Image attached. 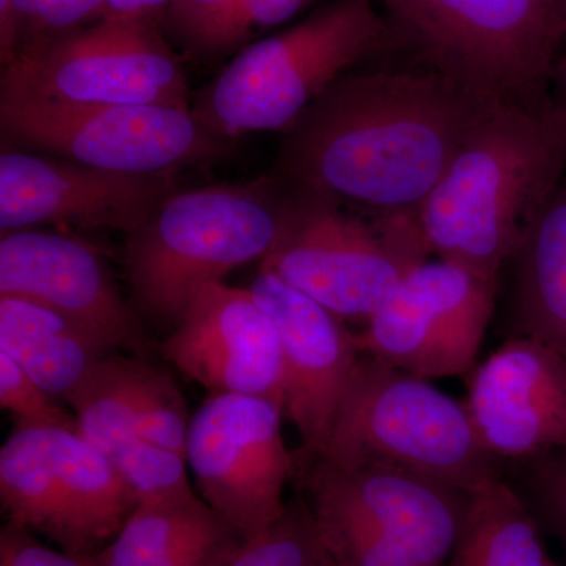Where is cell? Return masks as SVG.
I'll return each mask as SVG.
<instances>
[{
	"label": "cell",
	"instance_id": "1",
	"mask_svg": "<svg viewBox=\"0 0 566 566\" xmlns=\"http://www.w3.org/2000/svg\"><path fill=\"white\" fill-rule=\"evenodd\" d=\"M493 103L428 70L345 74L283 133L275 170L346 210L417 216Z\"/></svg>",
	"mask_w": 566,
	"mask_h": 566
},
{
	"label": "cell",
	"instance_id": "2",
	"mask_svg": "<svg viewBox=\"0 0 566 566\" xmlns=\"http://www.w3.org/2000/svg\"><path fill=\"white\" fill-rule=\"evenodd\" d=\"M565 170L566 134L553 107L494 102L417 212L428 249L497 283Z\"/></svg>",
	"mask_w": 566,
	"mask_h": 566
},
{
	"label": "cell",
	"instance_id": "3",
	"mask_svg": "<svg viewBox=\"0 0 566 566\" xmlns=\"http://www.w3.org/2000/svg\"><path fill=\"white\" fill-rule=\"evenodd\" d=\"M390 40L375 0H335L244 48L197 95L192 114L221 139L283 132L335 81Z\"/></svg>",
	"mask_w": 566,
	"mask_h": 566
},
{
	"label": "cell",
	"instance_id": "4",
	"mask_svg": "<svg viewBox=\"0 0 566 566\" xmlns=\"http://www.w3.org/2000/svg\"><path fill=\"white\" fill-rule=\"evenodd\" d=\"M390 36L428 71L493 102L547 107L566 0H379Z\"/></svg>",
	"mask_w": 566,
	"mask_h": 566
},
{
	"label": "cell",
	"instance_id": "5",
	"mask_svg": "<svg viewBox=\"0 0 566 566\" xmlns=\"http://www.w3.org/2000/svg\"><path fill=\"white\" fill-rule=\"evenodd\" d=\"M319 460L338 469L389 465L474 493L504 474L463 401L375 357L354 365Z\"/></svg>",
	"mask_w": 566,
	"mask_h": 566
},
{
	"label": "cell",
	"instance_id": "6",
	"mask_svg": "<svg viewBox=\"0 0 566 566\" xmlns=\"http://www.w3.org/2000/svg\"><path fill=\"white\" fill-rule=\"evenodd\" d=\"M281 178L174 193L126 237L134 301L153 322L180 323L196 294L263 259L277 233Z\"/></svg>",
	"mask_w": 566,
	"mask_h": 566
},
{
	"label": "cell",
	"instance_id": "7",
	"mask_svg": "<svg viewBox=\"0 0 566 566\" xmlns=\"http://www.w3.org/2000/svg\"><path fill=\"white\" fill-rule=\"evenodd\" d=\"M282 181L277 233L260 270L338 318L367 323L406 274L427 262L431 252L416 214L365 219L322 192Z\"/></svg>",
	"mask_w": 566,
	"mask_h": 566
},
{
	"label": "cell",
	"instance_id": "8",
	"mask_svg": "<svg viewBox=\"0 0 566 566\" xmlns=\"http://www.w3.org/2000/svg\"><path fill=\"white\" fill-rule=\"evenodd\" d=\"M188 106V82L158 24L99 18L22 44L0 77V106Z\"/></svg>",
	"mask_w": 566,
	"mask_h": 566
},
{
	"label": "cell",
	"instance_id": "9",
	"mask_svg": "<svg viewBox=\"0 0 566 566\" xmlns=\"http://www.w3.org/2000/svg\"><path fill=\"white\" fill-rule=\"evenodd\" d=\"M0 499L10 524L73 556L103 549L139 505L111 461L66 428L13 431L0 449Z\"/></svg>",
	"mask_w": 566,
	"mask_h": 566
},
{
	"label": "cell",
	"instance_id": "10",
	"mask_svg": "<svg viewBox=\"0 0 566 566\" xmlns=\"http://www.w3.org/2000/svg\"><path fill=\"white\" fill-rule=\"evenodd\" d=\"M0 125L24 147L117 172H178L226 148L191 109L159 104L0 106Z\"/></svg>",
	"mask_w": 566,
	"mask_h": 566
},
{
	"label": "cell",
	"instance_id": "11",
	"mask_svg": "<svg viewBox=\"0 0 566 566\" xmlns=\"http://www.w3.org/2000/svg\"><path fill=\"white\" fill-rule=\"evenodd\" d=\"M281 405L251 395H211L189 423L186 463L200 495L243 542L285 512L297 458L282 436Z\"/></svg>",
	"mask_w": 566,
	"mask_h": 566
},
{
	"label": "cell",
	"instance_id": "12",
	"mask_svg": "<svg viewBox=\"0 0 566 566\" xmlns=\"http://www.w3.org/2000/svg\"><path fill=\"white\" fill-rule=\"evenodd\" d=\"M495 292L497 283L455 264H419L356 334L357 348L428 381L468 378L493 315Z\"/></svg>",
	"mask_w": 566,
	"mask_h": 566
},
{
	"label": "cell",
	"instance_id": "13",
	"mask_svg": "<svg viewBox=\"0 0 566 566\" xmlns=\"http://www.w3.org/2000/svg\"><path fill=\"white\" fill-rule=\"evenodd\" d=\"M177 172L99 169L59 156L6 150L0 155V230L74 226L136 232L177 193Z\"/></svg>",
	"mask_w": 566,
	"mask_h": 566
},
{
	"label": "cell",
	"instance_id": "14",
	"mask_svg": "<svg viewBox=\"0 0 566 566\" xmlns=\"http://www.w3.org/2000/svg\"><path fill=\"white\" fill-rule=\"evenodd\" d=\"M251 293L281 342L283 415L301 438L297 471L323 457L349 376L363 353L344 319L260 270Z\"/></svg>",
	"mask_w": 566,
	"mask_h": 566
},
{
	"label": "cell",
	"instance_id": "15",
	"mask_svg": "<svg viewBox=\"0 0 566 566\" xmlns=\"http://www.w3.org/2000/svg\"><path fill=\"white\" fill-rule=\"evenodd\" d=\"M499 465L566 449V354L532 337H510L468 376L463 401Z\"/></svg>",
	"mask_w": 566,
	"mask_h": 566
},
{
	"label": "cell",
	"instance_id": "16",
	"mask_svg": "<svg viewBox=\"0 0 566 566\" xmlns=\"http://www.w3.org/2000/svg\"><path fill=\"white\" fill-rule=\"evenodd\" d=\"M159 352L211 395H251L283 409L281 342L251 290L203 286Z\"/></svg>",
	"mask_w": 566,
	"mask_h": 566
},
{
	"label": "cell",
	"instance_id": "17",
	"mask_svg": "<svg viewBox=\"0 0 566 566\" xmlns=\"http://www.w3.org/2000/svg\"><path fill=\"white\" fill-rule=\"evenodd\" d=\"M0 296L61 312L114 349L144 348L139 322L118 293L102 253L76 238L33 230L2 233Z\"/></svg>",
	"mask_w": 566,
	"mask_h": 566
},
{
	"label": "cell",
	"instance_id": "18",
	"mask_svg": "<svg viewBox=\"0 0 566 566\" xmlns=\"http://www.w3.org/2000/svg\"><path fill=\"white\" fill-rule=\"evenodd\" d=\"M314 463L417 566H444L457 545L469 493L439 480L389 465L335 468Z\"/></svg>",
	"mask_w": 566,
	"mask_h": 566
},
{
	"label": "cell",
	"instance_id": "19",
	"mask_svg": "<svg viewBox=\"0 0 566 566\" xmlns=\"http://www.w3.org/2000/svg\"><path fill=\"white\" fill-rule=\"evenodd\" d=\"M243 539L199 495L137 505L91 566H226Z\"/></svg>",
	"mask_w": 566,
	"mask_h": 566
},
{
	"label": "cell",
	"instance_id": "20",
	"mask_svg": "<svg viewBox=\"0 0 566 566\" xmlns=\"http://www.w3.org/2000/svg\"><path fill=\"white\" fill-rule=\"evenodd\" d=\"M65 400L76 417L77 433L111 461L139 505L196 494L189 483L186 458L142 438L93 368L65 395Z\"/></svg>",
	"mask_w": 566,
	"mask_h": 566
},
{
	"label": "cell",
	"instance_id": "21",
	"mask_svg": "<svg viewBox=\"0 0 566 566\" xmlns=\"http://www.w3.org/2000/svg\"><path fill=\"white\" fill-rule=\"evenodd\" d=\"M112 346L88 327L44 305L0 296V353L48 394L71 392Z\"/></svg>",
	"mask_w": 566,
	"mask_h": 566
},
{
	"label": "cell",
	"instance_id": "22",
	"mask_svg": "<svg viewBox=\"0 0 566 566\" xmlns=\"http://www.w3.org/2000/svg\"><path fill=\"white\" fill-rule=\"evenodd\" d=\"M512 337L566 349V178L528 227L515 255Z\"/></svg>",
	"mask_w": 566,
	"mask_h": 566
},
{
	"label": "cell",
	"instance_id": "23",
	"mask_svg": "<svg viewBox=\"0 0 566 566\" xmlns=\"http://www.w3.org/2000/svg\"><path fill=\"white\" fill-rule=\"evenodd\" d=\"M542 526L504 474L469 494L457 545L444 566H558Z\"/></svg>",
	"mask_w": 566,
	"mask_h": 566
},
{
	"label": "cell",
	"instance_id": "24",
	"mask_svg": "<svg viewBox=\"0 0 566 566\" xmlns=\"http://www.w3.org/2000/svg\"><path fill=\"white\" fill-rule=\"evenodd\" d=\"M95 368L142 438L186 458L191 417L172 376L139 357L112 353Z\"/></svg>",
	"mask_w": 566,
	"mask_h": 566
},
{
	"label": "cell",
	"instance_id": "25",
	"mask_svg": "<svg viewBox=\"0 0 566 566\" xmlns=\"http://www.w3.org/2000/svg\"><path fill=\"white\" fill-rule=\"evenodd\" d=\"M308 504L323 546L338 566H417L363 510L327 479L316 463L303 471Z\"/></svg>",
	"mask_w": 566,
	"mask_h": 566
},
{
	"label": "cell",
	"instance_id": "26",
	"mask_svg": "<svg viewBox=\"0 0 566 566\" xmlns=\"http://www.w3.org/2000/svg\"><path fill=\"white\" fill-rule=\"evenodd\" d=\"M322 547L312 506L297 495L273 526L244 542L226 566H312Z\"/></svg>",
	"mask_w": 566,
	"mask_h": 566
},
{
	"label": "cell",
	"instance_id": "27",
	"mask_svg": "<svg viewBox=\"0 0 566 566\" xmlns=\"http://www.w3.org/2000/svg\"><path fill=\"white\" fill-rule=\"evenodd\" d=\"M510 476L531 506L539 526L566 551V449L521 463L506 464Z\"/></svg>",
	"mask_w": 566,
	"mask_h": 566
},
{
	"label": "cell",
	"instance_id": "28",
	"mask_svg": "<svg viewBox=\"0 0 566 566\" xmlns=\"http://www.w3.org/2000/svg\"><path fill=\"white\" fill-rule=\"evenodd\" d=\"M0 406L22 428H66L77 431L76 417L55 405L20 364L0 353Z\"/></svg>",
	"mask_w": 566,
	"mask_h": 566
},
{
	"label": "cell",
	"instance_id": "29",
	"mask_svg": "<svg viewBox=\"0 0 566 566\" xmlns=\"http://www.w3.org/2000/svg\"><path fill=\"white\" fill-rule=\"evenodd\" d=\"M237 3L238 0H172L164 18L186 50L216 57L219 36Z\"/></svg>",
	"mask_w": 566,
	"mask_h": 566
},
{
	"label": "cell",
	"instance_id": "30",
	"mask_svg": "<svg viewBox=\"0 0 566 566\" xmlns=\"http://www.w3.org/2000/svg\"><path fill=\"white\" fill-rule=\"evenodd\" d=\"M14 9L20 22L21 48L29 41L98 21L103 17L104 0H14Z\"/></svg>",
	"mask_w": 566,
	"mask_h": 566
},
{
	"label": "cell",
	"instance_id": "31",
	"mask_svg": "<svg viewBox=\"0 0 566 566\" xmlns=\"http://www.w3.org/2000/svg\"><path fill=\"white\" fill-rule=\"evenodd\" d=\"M312 0H238L232 17L219 36L216 57L229 54L253 33L292 20Z\"/></svg>",
	"mask_w": 566,
	"mask_h": 566
},
{
	"label": "cell",
	"instance_id": "32",
	"mask_svg": "<svg viewBox=\"0 0 566 566\" xmlns=\"http://www.w3.org/2000/svg\"><path fill=\"white\" fill-rule=\"evenodd\" d=\"M0 566H91L82 556L41 545L32 532L7 524L0 532Z\"/></svg>",
	"mask_w": 566,
	"mask_h": 566
},
{
	"label": "cell",
	"instance_id": "33",
	"mask_svg": "<svg viewBox=\"0 0 566 566\" xmlns=\"http://www.w3.org/2000/svg\"><path fill=\"white\" fill-rule=\"evenodd\" d=\"M172 0H104L102 18H129L156 22L166 17L167 7Z\"/></svg>",
	"mask_w": 566,
	"mask_h": 566
},
{
	"label": "cell",
	"instance_id": "34",
	"mask_svg": "<svg viewBox=\"0 0 566 566\" xmlns=\"http://www.w3.org/2000/svg\"><path fill=\"white\" fill-rule=\"evenodd\" d=\"M20 50V22L14 0H0V61L9 65Z\"/></svg>",
	"mask_w": 566,
	"mask_h": 566
},
{
	"label": "cell",
	"instance_id": "35",
	"mask_svg": "<svg viewBox=\"0 0 566 566\" xmlns=\"http://www.w3.org/2000/svg\"><path fill=\"white\" fill-rule=\"evenodd\" d=\"M312 566H338L335 564L334 558L329 556V553H327L326 547H322V551H319L318 557H316V560L314 562V565Z\"/></svg>",
	"mask_w": 566,
	"mask_h": 566
},
{
	"label": "cell",
	"instance_id": "36",
	"mask_svg": "<svg viewBox=\"0 0 566 566\" xmlns=\"http://www.w3.org/2000/svg\"><path fill=\"white\" fill-rule=\"evenodd\" d=\"M562 62H565V63H566V59H564V61H562Z\"/></svg>",
	"mask_w": 566,
	"mask_h": 566
},
{
	"label": "cell",
	"instance_id": "37",
	"mask_svg": "<svg viewBox=\"0 0 566 566\" xmlns=\"http://www.w3.org/2000/svg\"><path fill=\"white\" fill-rule=\"evenodd\" d=\"M564 353L566 354V349H565V352H564Z\"/></svg>",
	"mask_w": 566,
	"mask_h": 566
}]
</instances>
